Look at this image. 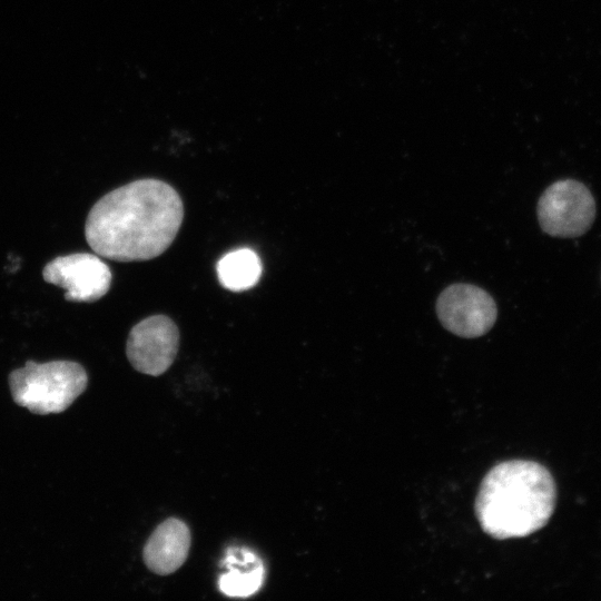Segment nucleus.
<instances>
[{
  "label": "nucleus",
  "instance_id": "f257e3e1",
  "mask_svg": "<svg viewBox=\"0 0 601 601\" xmlns=\"http://www.w3.org/2000/svg\"><path fill=\"white\" fill-rule=\"evenodd\" d=\"M183 218L184 205L175 188L158 179H140L111 190L92 206L85 236L105 258L148 260L171 245Z\"/></svg>",
  "mask_w": 601,
  "mask_h": 601
},
{
  "label": "nucleus",
  "instance_id": "f03ea898",
  "mask_svg": "<svg viewBox=\"0 0 601 601\" xmlns=\"http://www.w3.org/2000/svg\"><path fill=\"white\" fill-rule=\"evenodd\" d=\"M555 501L556 487L548 469L533 461L511 460L493 466L482 480L475 515L494 539L523 538L549 522Z\"/></svg>",
  "mask_w": 601,
  "mask_h": 601
},
{
  "label": "nucleus",
  "instance_id": "7ed1b4c3",
  "mask_svg": "<svg viewBox=\"0 0 601 601\" xmlns=\"http://www.w3.org/2000/svg\"><path fill=\"white\" fill-rule=\"evenodd\" d=\"M88 375L79 363L28 361L12 371L9 386L13 401L35 414L60 413L86 390Z\"/></svg>",
  "mask_w": 601,
  "mask_h": 601
},
{
  "label": "nucleus",
  "instance_id": "20e7f679",
  "mask_svg": "<svg viewBox=\"0 0 601 601\" xmlns=\"http://www.w3.org/2000/svg\"><path fill=\"white\" fill-rule=\"evenodd\" d=\"M536 214L542 230L553 237L572 238L589 230L595 218V201L580 181L563 179L541 195Z\"/></svg>",
  "mask_w": 601,
  "mask_h": 601
},
{
  "label": "nucleus",
  "instance_id": "39448f33",
  "mask_svg": "<svg viewBox=\"0 0 601 601\" xmlns=\"http://www.w3.org/2000/svg\"><path fill=\"white\" fill-rule=\"evenodd\" d=\"M436 314L449 332L460 337L475 338L492 328L497 308L492 296L483 288L456 283L439 295Z\"/></svg>",
  "mask_w": 601,
  "mask_h": 601
},
{
  "label": "nucleus",
  "instance_id": "423d86ee",
  "mask_svg": "<svg viewBox=\"0 0 601 601\" xmlns=\"http://www.w3.org/2000/svg\"><path fill=\"white\" fill-rule=\"evenodd\" d=\"M178 346L179 331L175 322L165 315H154L131 328L126 354L136 371L159 376L175 361Z\"/></svg>",
  "mask_w": 601,
  "mask_h": 601
},
{
  "label": "nucleus",
  "instance_id": "0eeeda50",
  "mask_svg": "<svg viewBox=\"0 0 601 601\" xmlns=\"http://www.w3.org/2000/svg\"><path fill=\"white\" fill-rule=\"evenodd\" d=\"M47 283L66 289L65 298L71 302H95L107 294L111 272L97 255L76 253L58 256L42 270Z\"/></svg>",
  "mask_w": 601,
  "mask_h": 601
},
{
  "label": "nucleus",
  "instance_id": "6e6552de",
  "mask_svg": "<svg viewBox=\"0 0 601 601\" xmlns=\"http://www.w3.org/2000/svg\"><path fill=\"white\" fill-rule=\"evenodd\" d=\"M191 535L185 522L169 518L160 523L148 538L142 559L147 568L159 575L177 571L187 560Z\"/></svg>",
  "mask_w": 601,
  "mask_h": 601
},
{
  "label": "nucleus",
  "instance_id": "1a4fd4ad",
  "mask_svg": "<svg viewBox=\"0 0 601 601\" xmlns=\"http://www.w3.org/2000/svg\"><path fill=\"white\" fill-rule=\"evenodd\" d=\"M220 284L233 292L255 286L262 274L258 255L250 248H239L224 255L216 266Z\"/></svg>",
  "mask_w": 601,
  "mask_h": 601
},
{
  "label": "nucleus",
  "instance_id": "9d476101",
  "mask_svg": "<svg viewBox=\"0 0 601 601\" xmlns=\"http://www.w3.org/2000/svg\"><path fill=\"white\" fill-rule=\"evenodd\" d=\"M247 565L235 568L228 565L229 572L221 574L218 581L220 591L229 597H249L257 592L264 581L263 563L247 569Z\"/></svg>",
  "mask_w": 601,
  "mask_h": 601
}]
</instances>
